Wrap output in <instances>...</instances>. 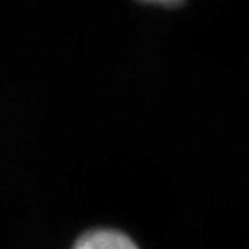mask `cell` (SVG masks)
<instances>
[{"mask_svg": "<svg viewBox=\"0 0 249 249\" xmlns=\"http://www.w3.org/2000/svg\"><path fill=\"white\" fill-rule=\"evenodd\" d=\"M73 249H139L124 233L112 228L88 231L76 241Z\"/></svg>", "mask_w": 249, "mask_h": 249, "instance_id": "6da1fadb", "label": "cell"}, {"mask_svg": "<svg viewBox=\"0 0 249 249\" xmlns=\"http://www.w3.org/2000/svg\"><path fill=\"white\" fill-rule=\"evenodd\" d=\"M142 2L154 3V5H163V7H175V5L183 3L185 0H142Z\"/></svg>", "mask_w": 249, "mask_h": 249, "instance_id": "7a4b0ae2", "label": "cell"}]
</instances>
